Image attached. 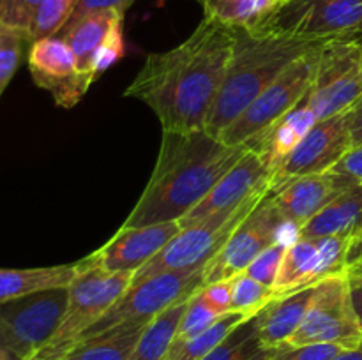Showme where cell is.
<instances>
[{"mask_svg": "<svg viewBox=\"0 0 362 360\" xmlns=\"http://www.w3.org/2000/svg\"><path fill=\"white\" fill-rule=\"evenodd\" d=\"M325 44V42H324ZM310 49L290 64L221 134L219 140L232 147L250 145L274 126L279 119L292 112L310 94L317 73L322 46Z\"/></svg>", "mask_w": 362, "mask_h": 360, "instance_id": "5", "label": "cell"}, {"mask_svg": "<svg viewBox=\"0 0 362 360\" xmlns=\"http://www.w3.org/2000/svg\"><path fill=\"white\" fill-rule=\"evenodd\" d=\"M73 49L81 76L88 85L124 55V14L99 11L67 23L59 32Z\"/></svg>", "mask_w": 362, "mask_h": 360, "instance_id": "14", "label": "cell"}, {"mask_svg": "<svg viewBox=\"0 0 362 360\" xmlns=\"http://www.w3.org/2000/svg\"><path fill=\"white\" fill-rule=\"evenodd\" d=\"M271 187L255 194L237 210L219 212V214L204 219L198 224L180 229L147 265L134 272L131 284L152 277L156 274H163V272L204 268L221 251V247L235 232L237 226L257 207L258 201L271 191Z\"/></svg>", "mask_w": 362, "mask_h": 360, "instance_id": "6", "label": "cell"}, {"mask_svg": "<svg viewBox=\"0 0 362 360\" xmlns=\"http://www.w3.org/2000/svg\"><path fill=\"white\" fill-rule=\"evenodd\" d=\"M151 321L136 320L115 325L78 342L62 360H129L138 339Z\"/></svg>", "mask_w": 362, "mask_h": 360, "instance_id": "24", "label": "cell"}, {"mask_svg": "<svg viewBox=\"0 0 362 360\" xmlns=\"http://www.w3.org/2000/svg\"><path fill=\"white\" fill-rule=\"evenodd\" d=\"M179 221L158 222V224L122 228L101 247L85 260L98 265L106 272H136L147 265L177 233Z\"/></svg>", "mask_w": 362, "mask_h": 360, "instance_id": "18", "label": "cell"}, {"mask_svg": "<svg viewBox=\"0 0 362 360\" xmlns=\"http://www.w3.org/2000/svg\"><path fill=\"white\" fill-rule=\"evenodd\" d=\"M352 236H318L296 239L283 256L274 289L278 295L322 282L331 275L343 274L352 263Z\"/></svg>", "mask_w": 362, "mask_h": 360, "instance_id": "13", "label": "cell"}, {"mask_svg": "<svg viewBox=\"0 0 362 360\" xmlns=\"http://www.w3.org/2000/svg\"><path fill=\"white\" fill-rule=\"evenodd\" d=\"M78 0H45L35 13L28 28V41L30 44L39 39L57 35L69 21L74 13Z\"/></svg>", "mask_w": 362, "mask_h": 360, "instance_id": "30", "label": "cell"}, {"mask_svg": "<svg viewBox=\"0 0 362 360\" xmlns=\"http://www.w3.org/2000/svg\"><path fill=\"white\" fill-rule=\"evenodd\" d=\"M78 274V263L35 268H0V304L34 293L69 288Z\"/></svg>", "mask_w": 362, "mask_h": 360, "instance_id": "23", "label": "cell"}, {"mask_svg": "<svg viewBox=\"0 0 362 360\" xmlns=\"http://www.w3.org/2000/svg\"><path fill=\"white\" fill-rule=\"evenodd\" d=\"M362 235V184L349 187L297 233V239Z\"/></svg>", "mask_w": 362, "mask_h": 360, "instance_id": "22", "label": "cell"}, {"mask_svg": "<svg viewBox=\"0 0 362 360\" xmlns=\"http://www.w3.org/2000/svg\"><path fill=\"white\" fill-rule=\"evenodd\" d=\"M357 240H362V235H361V236H359V239H357Z\"/></svg>", "mask_w": 362, "mask_h": 360, "instance_id": "47", "label": "cell"}, {"mask_svg": "<svg viewBox=\"0 0 362 360\" xmlns=\"http://www.w3.org/2000/svg\"><path fill=\"white\" fill-rule=\"evenodd\" d=\"M2 6H4V0H0V11H2Z\"/></svg>", "mask_w": 362, "mask_h": 360, "instance_id": "44", "label": "cell"}, {"mask_svg": "<svg viewBox=\"0 0 362 360\" xmlns=\"http://www.w3.org/2000/svg\"><path fill=\"white\" fill-rule=\"evenodd\" d=\"M205 267L197 270L163 272L140 282L129 284L124 295L81 335L83 339L94 337L115 325L126 321H151L173 304L193 296L204 286Z\"/></svg>", "mask_w": 362, "mask_h": 360, "instance_id": "9", "label": "cell"}, {"mask_svg": "<svg viewBox=\"0 0 362 360\" xmlns=\"http://www.w3.org/2000/svg\"><path fill=\"white\" fill-rule=\"evenodd\" d=\"M317 284L296 292L283 293L267 304L257 314L258 330L265 346L278 348L292 339L299 330L304 316H306L310 304L313 300Z\"/></svg>", "mask_w": 362, "mask_h": 360, "instance_id": "21", "label": "cell"}, {"mask_svg": "<svg viewBox=\"0 0 362 360\" xmlns=\"http://www.w3.org/2000/svg\"><path fill=\"white\" fill-rule=\"evenodd\" d=\"M133 2L134 0H78L76 7H74V13L71 14L67 23H74V21L81 20V18L87 16V14L99 13V11H117V13L126 16L127 9L133 6ZM66 25H64V27H66Z\"/></svg>", "mask_w": 362, "mask_h": 360, "instance_id": "37", "label": "cell"}, {"mask_svg": "<svg viewBox=\"0 0 362 360\" xmlns=\"http://www.w3.org/2000/svg\"><path fill=\"white\" fill-rule=\"evenodd\" d=\"M286 226L290 224L283 219L269 191L237 226L221 251L205 265L204 284L232 279L246 270L262 251L283 240L281 233Z\"/></svg>", "mask_w": 362, "mask_h": 360, "instance_id": "12", "label": "cell"}, {"mask_svg": "<svg viewBox=\"0 0 362 360\" xmlns=\"http://www.w3.org/2000/svg\"><path fill=\"white\" fill-rule=\"evenodd\" d=\"M286 247H288V242H285V240L274 242L272 246H269L267 249L262 251V253L255 258L253 263H251L244 272H247L251 277L257 279L262 284L274 288L276 277H278V272L279 267H281L283 256H285L286 253Z\"/></svg>", "mask_w": 362, "mask_h": 360, "instance_id": "33", "label": "cell"}, {"mask_svg": "<svg viewBox=\"0 0 362 360\" xmlns=\"http://www.w3.org/2000/svg\"><path fill=\"white\" fill-rule=\"evenodd\" d=\"M67 288L0 304V339L18 360H30L52 339L66 313Z\"/></svg>", "mask_w": 362, "mask_h": 360, "instance_id": "10", "label": "cell"}, {"mask_svg": "<svg viewBox=\"0 0 362 360\" xmlns=\"http://www.w3.org/2000/svg\"><path fill=\"white\" fill-rule=\"evenodd\" d=\"M352 134H350L346 113L317 120L297 145L296 150L276 172L272 186L293 176L332 172L334 166L352 150Z\"/></svg>", "mask_w": 362, "mask_h": 360, "instance_id": "15", "label": "cell"}, {"mask_svg": "<svg viewBox=\"0 0 362 360\" xmlns=\"http://www.w3.org/2000/svg\"><path fill=\"white\" fill-rule=\"evenodd\" d=\"M334 360H362V342L356 348H349L341 352Z\"/></svg>", "mask_w": 362, "mask_h": 360, "instance_id": "41", "label": "cell"}, {"mask_svg": "<svg viewBox=\"0 0 362 360\" xmlns=\"http://www.w3.org/2000/svg\"><path fill=\"white\" fill-rule=\"evenodd\" d=\"M133 272H106L87 260L78 261V274L69 284L66 313L55 334L30 360H62L81 335L124 295Z\"/></svg>", "mask_w": 362, "mask_h": 360, "instance_id": "4", "label": "cell"}, {"mask_svg": "<svg viewBox=\"0 0 362 360\" xmlns=\"http://www.w3.org/2000/svg\"><path fill=\"white\" fill-rule=\"evenodd\" d=\"M357 41H359V42H361V44H362V37H361V39H357Z\"/></svg>", "mask_w": 362, "mask_h": 360, "instance_id": "45", "label": "cell"}, {"mask_svg": "<svg viewBox=\"0 0 362 360\" xmlns=\"http://www.w3.org/2000/svg\"><path fill=\"white\" fill-rule=\"evenodd\" d=\"M219 318L221 316H219L218 313H214V311L205 304V300L202 299L200 295V289H198V292L189 299L186 311H184L182 318H180L175 341H186V339L197 337V335L204 334V332L209 330Z\"/></svg>", "mask_w": 362, "mask_h": 360, "instance_id": "32", "label": "cell"}, {"mask_svg": "<svg viewBox=\"0 0 362 360\" xmlns=\"http://www.w3.org/2000/svg\"><path fill=\"white\" fill-rule=\"evenodd\" d=\"M306 41L362 37V0H285L257 30Z\"/></svg>", "mask_w": 362, "mask_h": 360, "instance_id": "7", "label": "cell"}, {"mask_svg": "<svg viewBox=\"0 0 362 360\" xmlns=\"http://www.w3.org/2000/svg\"><path fill=\"white\" fill-rule=\"evenodd\" d=\"M27 46H30L27 35L0 27V97L16 74Z\"/></svg>", "mask_w": 362, "mask_h": 360, "instance_id": "31", "label": "cell"}, {"mask_svg": "<svg viewBox=\"0 0 362 360\" xmlns=\"http://www.w3.org/2000/svg\"><path fill=\"white\" fill-rule=\"evenodd\" d=\"M362 99V44L356 39L322 46L317 73L304 104L317 120L346 113Z\"/></svg>", "mask_w": 362, "mask_h": 360, "instance_id": "8", "label": "cell"}, {"mask_svg": "<svg viewBox=\"0 0 362 360\" xmlns=\"http://www.w3.org/2000/svg\"><path fill=\"white\" fill-rule=\"evenodd\" d=\"M247 150L232 147L207 131H163L161 148L147 187L122 228L180 221Z\"/></svg>", "mask_w": 362, "mask_h": 360, "instance_id": "2", "label": "cell"}, {"mask_svg": "<svg viewBox=\"0 0 362 360\" xmlns=\"http://www.w3.org/2000/svg\"><path fill=\"white\" fill-rule=\"evenodd\" d=\"M191 299V296H189ZM189 299L173 304L168 309L154 318L145 327L144 334L138 339L129 360H165L175 341L177 328H179L180 318L186 311Z\"/></svg>", "mask_w": 362, "mask_h": 360, "instance_id": "25", "label": "cell"}, {"mask_svg": "<svg viewBox=\"0 0 362 360\" xmlns=\"http://www.w3.org/2000/svg\"><path fill=\"white\" fill-rule=\"evenodd\" d=\"M341 344H281L274 348L272 360H334L341 352H345Z\"/></svg>", "mask_w": 362, "mask_h": 360, "instance_id": "35", "label": "cell"}, {"mask_svg": "<svg viewBox=\"0 0 362 360\" xmlns=\"http://www.w3.org/2000/svg\"><path fill=\"white\" fill-rule=\"evenodd\" d=\"M272 172L262 159L247 148L243 157L225 173L221 180L209 191L207 196L180 219V228L194 226L219 212L237 210L255 194L272 186Z\"/></svg>", "mask_w": 362, "mask_h": 360, "instance_id": "17", "label": "cell"}, {"mask_svg": "<svg viewBox=\"0 0 362 360\" xmlns=\"http://www.w3.org/2000/svg\"><path fill=\"white\" fill-rule=\"evenodd\" d=\"M361 332H362V321H361Z\"/></svg>", "mask_w": 362, "mask_h": 360, "instance_id": "46", "label": "cell"}, {"mask_svg": "<svg viewBox=\"0 0 362 360\" xmlns=\"http://www.w3.org/2000/svg\"><path fill=\"white\" fill-rule=\"evenodd\" d=\"M352 186L338 173L327 172L283 180L271 187V194L283 219L299 233L304 224Z\"/></svg>", "mask_w": 362, "mask_h": 360, "instance_id": "19", "label": "cell"}, {"mask_svg": "<svg viewBox=\"0 0 362 360\" xmlns=\"http://www.w3.org/2000/svg\"><path fill=\"white\" fill-rule=\"evenodd\" d=\"M0 360H18V356L13 355V353L7 349V346L4 344L2 339H0Z\"/></svg>", "mask_w": 362, "mask_h": 360, "instance_id": "43", "label": "cell"}, {"mask_svg": "<svg viewBox=\"0 0 362 360\" xmlns=\"http://www.w3.org/2000/svg\"><path fill=\"white\" fill-rule=\"evenodd\" d=\"M320 342L341 344L345 348H356L362 342L361 321L350 299L346 272L318 282L310 309L288 344Z\"/></svg>", "mask_w": 362, "mask_h": 360, "instance_id": "11", "label": "cell"}, {"mask_svg": "<svg viewBox=\"0 0 362 360\" xmlns=\"http://www.w3.org/2000/svg\"><path fill=\"white\" fill-rule=\"evenodd\" d=\"M322 41L235 28V46L205 131L218 138L286 67Z\"/></svg>", "mask_w": 362, "mask_h": 360, "instance_id": "3", "label": "cell"}, {"mask_svg": "<svg viewBox=\"0 0 362 360\" xmlns=\"http://www.w3.org/2000/svg\"><path fill=\"white\" fill-rule=\"evenodd\" d=\"M27 62L34 83L48 90L60 108H73L90 88L81 76L73 49L59 35L32 42Z\"/></svg>", "mask_w": 362, "mask_h": 360, "instance_id": "16", "label": "cell"}, {"mask_svg": "<svg viewBox=\"0 0 362 360\" xmlns=\"http://www.w3.org/2000/svg\"><path fill=\"white\" fill-rule=\"evenodd\" d=\"M315 122H317L315 113L304 102H300L297 108H293L283 119H279L274 126L269 127L262 136L251 141L247 148L262 159V162L271 169L272 175H276V172L296 150L297 145L306 136L308 131L315 126Z\"/></svg>", "mask_w": 362, "mask_h": 360, "instance_id": "20", "label": "cell"}, {"mask_svg": "<svg viewBox=\"0 0 362 360\" xmlns=\"http://www.w3.org/2000/svg\"><path fill=\"white\" fill-rule=\"evenodd\" d=\"M243 320H246V316L239 313L225 314L204 334L186 339V341L173 342L165 360H204L211 353V349Z\"/></svg>", "mask_w": 362, "mask_h": 360, "instance_id": "28", "label": "cell"}, {"mask_svg": "<svg viewBox=\"0 0 362 360\" xmlns=\"http://www.w3.org/2000/svg\"><path fill=\"white\" fill-rule=\"evenodd\" d=\"M235 46V28L205 16L175 48L151 53L126 97L145 102L163 131H204Z\"/></svg>", "mask_w": 362, "mask_h": 360, "instance_id": "1", "label": "cell"}, {"mask_svg": "<svg viewBox=\"0 0 362 360\" xmlns=\"http://www.w3.org/2000/svg\"><path fill=\"white\" fill-rule=\"evenodd\" d=\"M202 299L219 316L232 313V279H223L204 284L200 288Z\"/></svg>", "mask_w": 362, "mask_h": 360, "instance_id": "36", "label": "cell"}, {"mask_svg": "<svg viewBox=\"0 0 362 360\" xmlns=\"http://www.w3.org/2000/svg\"><path fill=\"white\" fill-rule=\"evenodd\" d=\"M346 279H349L350 299H352L354 311H356L359 321H362V261H356L346 270Z\"/></svg>", "mask_w": 362, "mask_h": 360, "instance_id": "39", "label": "cell"}, {"mask_svg": "<svg viewBox=\"0 0 362 360\" xmlns=\"http://www.w3.org/2000/svg\"><path fill=\"white\" fill-rule=\"evenodd\" d=\"M274 348L264 344L257 314L233 327L204 360H272Z\"/></svg>", "mask_w": 362, "mask_h": 360, "instance_id": "26", "label": "cell"}, {"mask_svg": "<svg viewBox=\"0 0 362 360\" xmlns=\"http://www.w3.org/2000/svg\"><path fill=\"white\" fill-rule=\"evenodd\" d=\"M332 172L338 173L339 176L349 180L354 186L362 184V143L352 147V150L334 166Z\"/></svg>", "mask_w": 362, "mask_h": 360, "instance_id": "38", "label": "cell"}, {"mask_svg": "<svg viewBox=\"0 0 362 360\" xmlns=\"http://www.w3.org/2000/svg\"><path fill=\"white\" fill-rule=\"evenodd\" d=\"M205 16L232 28L257 30L262 21L285 0H200Z\"/></svg>", "mask_w": 362, "mask_h": 360, "instance_id": "27", "label": "cell"}, {"mask_svg": "<svg viewBox=\"0 0 362 360\" xmlns=\"http://www.w3.org/2000/svg\"><path fill=\"white\" fill-rule=\"evenodd\" d=\"M356 261H362V240H356V244H354L352 263H356Z\"/></svg>", "mask_w": 362, "mask_h": 360, "instance_id": "42", "label": "cell"}, {"mask_svg": "<svg viewBox=\"0 0 362 360\" xmlns=\"http://www.w3.org/2000/svg\"><path fill=\"white\" fill-rule=\"evenodd\" d=\"M45 0H4L0 11V27L21 32L28 37V28Z\"/></svg>", "mask_w": 362, "mask_h": 360, "instance_id": "34", "label": "cell"}, {"mask_svg": "<svg viewBox=\"0 0 362 360\" xmlns=\"http://www.w3.org/2000/svg\"><path fill=\"white\" fill-rule=\"evenodd\" d=\"M346 119H349L352 143L354 147H357V145L362 143V99H359V101L346 112Z\"/></svg>", "mask_w": 362, "mask_h": 360, "instance_id": "40", "label": "cell"}, {"mask_svg": "<svg viewBox=\"0 0 362 360\" xmlns=\"http://www.w3.org/2000/svg\"><path fill=\"white\" fill-rule=\"evenodd\" d=\"M278 296L274 288L258 282L247 272L232 277V313L250 318L260 313L271 300Z\"/></svg>", "mask_w": 362, "mask_h": 360, "instance_id": "29", "label": "cell"}]
</instances>
